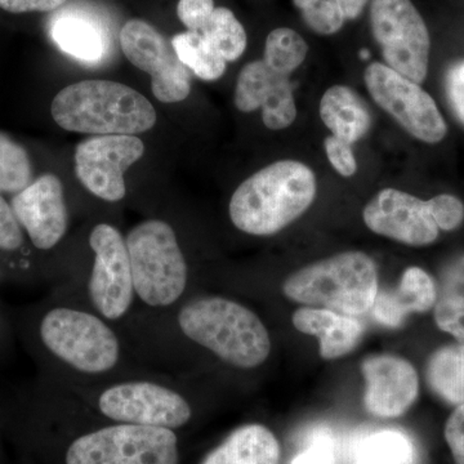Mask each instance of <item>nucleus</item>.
Masks as SVG:
<instances>
[{
    "label": "nucleus",
    "instance_id": "2eb2a0df",
    "mask_svg": "<svg viewBox=\"0 0 464 464\" xmlns=\"http://www.w3.org/2000/svg\"><path fill=\"white\" fill-rule=\"evenodd\" d=\"M11 207L36 248L52 249L65 237L69 213L63 183L54 174H44L17 192Z\"/></svg>",
    "mask_w": 464,
    "mask_h": 464
},
{
    "label": "nucleus",
    "instance_id": "a878e982",
    "mask_svg": "<svg viewBox=\"0 0 464 464\" xmlns=\"http://www.w3.org/2000/svg\"><path fill=\"white\" fill-rule=\"evenodd\" d=\"M172 45L183 65L201 81L213 82L225 74L226 61L200 33L186 32L172 39Z\"/></svg>",
    "mask_w": 464,
    "mask_h": 464
},
{
    "label": "nucleus",
    "instance_id": "f704fd0d",
    "mask_svg": "<svg viewBox=\"0 0 464 464\" xmlns=\"http://www.w3.org/2000/svg\"><path fill=\"white\" fill-rule=\"evenodd\" d=\"M24 235L12 207L0 197V249L16 250L23 246Z\"/></svg>",
    "mask_w": 464,
    "mask_h": 464
},
{
    "label": "nucleus",
    "instance_id": "aec40b11",
    "mask_svg": "<svg viewBox=\"0 0 464 464\" xmlns=\"http://www.w3.org/2000/svg\"><path fill=\"white\" fill-rule=\"evenodd\" d=\"M52 39L61 51L84 63H99L109 50V38L99 20L79 11H65L52 20Z\"/></svg>",
    "mask_w": 464,
    "mask_h": 464
},
{
    "label": "nucleus",
    "instance_id": "393cba45",
    "mask_svg": "<svg viewBox=\"0 0 464 464\" xmlns=\"http://www.w3.org/2000/svg\"><path fill=\"white\" fill-rule=\"evenodd\" d=\"M427 381L433 392L445 401L464 404V343L439 348L430 357Z\"/></svg>",
    "mask_w": 464,
    "mask_h": 464
},
{
    "label": "nucleus",
    "instance_id": "dca6fc26",
    "mask_svg": "<svg viewBox=\"0 0 464 464\" xmlns=\"http://www.w3.org/2000/svg\"><path fill=\"white\" fill-rule=\"evenodd\" d=\"M234 101L243 112L262 108V121L268 130H285L297 118L289 76L274 72L264 60L253 61L241 69Z\"/></svg>",
    "mask_w": 464,
    "mask_h": 464
},
{
    "label": "nucleus",
    "instance_id": "423d86ee",
    "mask_svg": "<svg viewBox=\"0 0 464 464\" xmlns=\"http://www.w3.org/2000/svg\"><path fill=\"white\" fill-rule=\"evenodd\" d=\"M41 337L54 356L82 373H106L121 357L114 331L87 311L53 308L43 317Z\"/></svg>",
    "mask_w": 464,
    "mask_h": 464
},
{
    "label": "nucleus",
    "instance_id": "cd10ccee",
    "mask_svg": "<svg viewBox=\"0 0 464 464\" xmlns=\"http://www.w3.org/2000/svg\"><path fill=\"white\" fill-rule=\"evenodd\" d=\"M307 53L306 41L289 27L275 29L266 38L264 63L279 74H292L306 60Z\"/></svg>",
    "mask_w": 464,
    "mask_h": 464
},
{
    "label": "nucleus",
    "instance_id": "0eeeda50",
    "mask_svg": "<svg viewBox=\"0 0 464 464\" xmlns=\"http://www.w3.org/2000/svg\"><path fill=\"white\" fill-rule=\"evenodd\" d=\"M66 464H179V441L172 430L116 424L76 439Z\"/></svg>",
    "mask_w": 464,
    "mask_h": 464
},
{
    "label": "nucleus",
    "instance_id": "6ab92c4d",
    "mask_svg": "<svg viewBox=\"0 0 464 464\" xmlns=\"http://www.w3.org/2000/svg\"><path fill=\"white\" fill-rule=\"evenodd\" d=\"M436 284L417 266L406 268L395 290H378L372 313L374 319L391 328H399L409 314H422L435 306Z\"/></svg>",
    "mask_w": 464,
    "mask_h": 464
},
{
    "label": "nucleus",
    "instance_id": "f03ea898",
    "mask_svg": "<svg viewBox=\"0 0 464 464\" xmlns=\"http://www.w3.org/2000/svg\"><path fill=\"white\" fill-rule=\"evenodd\" d=\"M51 114L63 130L92 136H134L157 121L146 97L111 81L78 82L63 88L52 101Z\"/></svg>",
    "mask_w": 464,
    "mask_h": 464
},
{
    "label": "nucleus",
    "instance_id": "4468645a",
    "mask_svg": "<svg viewBox=\"0 0 464 464\" xmlns=\"http://www.w3.org/2000/svg\"><path fill=\"white\" fill-rule=\"evenodd\" d=\"M362 219L369 230L406 246H429L439 237L427 201L396 188L378 192L366 204Z\"/></svg>",
    "mask_w": 464,
    "mask_h": 464
},
{
    "label": "nucleus",
    "instance_id": "5701e85b",
    "mask_svg": "<svg viewBox=\"0 0 464 464\" xmlns=\"http://www.w3.org/2000/svg\"><path fill=\"white\" fill-rule=\"evenodd\" d=\"M436 289V324L442 332L464 343V253L445 266Z\"/></svg>",
    "mask_w": 464,
    "mask_h": 464
},
{
    "label": "nucleus",
    "instance_id": "58836bf2",
    "mask_svg": "<svg viewBox=\"0 0 464 464\" xmlns=\"http://www.w3.org/2000/svg\"><path fill=\"white\" fill-rule=\"evenodd\" d=\"M346 20H355L364 11L369 0H332Z\"/></svg>",
    "mask_w": 464,
    "mask_h": 464
},
{
    "label": "nucleus",
    "instance_id": "f3484780",
    "mask_svg": "<svg viewBox=\"0 0 464 464\" xmlns=\"http://www.w3.org/2000/svg\"><path fill=\"white\" fill-rule=\"evenodd\" d=\"M362 372L366 383L365 408L375 417L398 418L417 400L420 378L408 360L391 355L368 357Z\"/></svg>",
    "mask_w": 464,
    "mask_h": 464
},
{
    "label": "nucleus",
    "instance_id": "1a4fd4ad",
    "mask_svg": "<svg viewBox=\"0 0 464 464\" xmlns=\"http://www.w3.org/2000/svg\"><path fill=\"white\" fill-rule=\"evenodd\" d=\"M364 82L374 102L414 139L426 143L445 139L448 125L435 101L420 84L381 63L366 67Z\"/></svg>",
    "mask_w": 464,
    "mask_h": 464
},
{
    "label": "nucleus",
    "instance_id": "39448f33",
    "mask_svg": "<svg viewBox=\"0 0 464 464\" xmlns=\"http://www.w3.org/2000/svg\"><path fill=\"white\" fill-rule=\"evenodd\" d=\"M125 243L134 295L150 307L176 304L188 286V264L172 226L149 219L133 227Z\"/></svg>",
    "mask_w": 464,
    "mask_h": 464
},
{
    "label": "nucleus",
    "instance_id": "7c9ffc66",
    "mask_svg": "<svg viewBox=\"0 0 464 464\" xmlns=\"http://www.w3.org/2000/svg\"><path fill=\"white\" fill-rule=\"evenodd\" d=\"M427 204L439 230L453 231L463 224L464 204L454 195H438L427 200Z\"/></svg>",
    "mask_w": 464,
    "mask_h": 464
},
{
    "label": "nucleus",
    "instance_id": "b1692460",
    "mask_svg": "<svg viewBox=\"0 0 464 464\" xmlns=\"http://www.w3.org/2000/svg\"><path fill=\"white\" fill-rule=\"evenodd\" d=\"M353 464H420V451L408 433L381 430L357 442Z\"/></svg>",
    "mask_w": 464,
    "mask_h": 464
},
{
    "label": "nucleus",
    "instance_id": "c9c22d12",
    "mask_svg": "<svg viewBox=\"0 0 464 464\" xmlns=\"http://www.w3.org/2000/svg\"><path fill=\"white\" fill-rule=\"evenodd\" d=\"M445 440L453 454L454 463L464 464V404L458 405L449 417L445 426Z\"/></svg>",
    "mask_w": 464,
    "mask_h": 464
},
{
    "label": "nucleus",
    "instance_id": "f257e3e1",
    "mask_svg": "<svg viewBox=\"0 0 464 464\" xmlns=\"http://www.w3.org/2000/svg\"><path fill=\"white\" fill-rule=\"evenodd\" d=\"M315 173L298 160L275 161L235 190L230 218L237 230L270 237L295 222L315 200Z\"/></svg>",
    "mask_w": 464,
    "mask_h": 464
},
{
    "label": "nucleus",
    "instance_id": "c756f323",
    "mask_svg": "<svg viewBox=\"0 0 464 464\" xmlns=\"http://www.w3.org/2000/svg\"><path fill=\"white\" fill-rule=\"evenodd\" d=\"M301 11L304 23L320 35H332L343 26V14L332 0H293Z\"/></svg>",
    "mask_w": 464,
    "mask_h": 464
},
{
    "label": "nucleus",
    "instance_id": "f8f14e48",
    "mask_svg": "<svg viewBox=\"0 0 464 464\" xmlns=\"http://www.w3.org/2000/svg\"><path fill=\"white\" fill-rule=\"evenodd\" d=\"M121 45L130 63L151 76V90L160 102L188 99L191 79L188 67L155 27L142 20H130L121 32Z\"/></svg>",
    "mask_w": 464,
    "mask_h": 464
},
{
    "label": "nucleus",
    "instance_id": "ddd939ff",
    "mask_svg": "<svg viewBox=\"0 0 464 464\" xmlns=\"http://www.w3.org/2000/svg\"><path fill=\"white\" fill-rule=\"evenodd\" d=\"M143 152L145 145L136 136H92L76 148V176L94 197L114 203L125 197V170Z\"/></svg>",
    "mask_w": 464,
    "mask_h": 464
},
{
    "label": "nucleus",
    "instance_id": "9d476101",
    "mask_svg": "<svg viewBox=\"0 0 464 464\" xmlns=\"http://www.w3.org/2000/svg\"><path fill=\"white\" fill-rule=\"evenodd\" d=\"M97 405L114 422L172 431L185 426L192 415L188 400L177 391L148 381L114 384L101 393Z\"/></svg>",
    "mask_w": 464,
    "mask_h": 464
},
{
    "label": "nucleus",
    "instance_id": "6e6552de",
    "mask_svg": "<svg viewBox=\"0 0 464 464\" xmlns=\"http://www.w3.org/2000/svg\"><path fill=\"white\" fill-rule=\"evenodd\" d=\"M371 26L384 65L423 83L429 74L431 39L411 0H372Z\"/></svg>",
    "mask_w": 464,
    "mask_h": 464
},
{
    "label": "nucleus",
    "instance_id": "20e7f679",
    "mask_svg": "<svg viewBox=\"0 0 464 464\" xmlns=\"http://www.w3.org/2000/svg\"><path fill=\"white\" fill-rule=\"evenodd\" d=\"M378 290L377 265L359 250L304 266L283 284L284 295L292 301L353 317L372 310Z\"/></svg>",
    "mask_w": 464,
    "mask_h": 464
},
{
    "label": "nucleus",
    "instance_id": "a211bd4d",
    "mask_svg": "<svg viewBox=\"0 0 464 464\" xmlns=\"http://www.w3.org/2000/svg\"><path fill=\"white\" fill-rule=\"evenodd\" d=\"M292 322L298 332L319 338L320 356L325 360L340 359L353 353L364 334V325L355 317L326 308H298Z\"/></svg>",
    "mask_w": 464,
    "mask_h": 464
},
{
    "label": "nucleus",
    "instance_id": "72a5a7b5",
    "mask_svg": "<svg viewBox=\"0 0 464 464\" xmlns=\"http://www.w3.org/2000/svg\"><path fill=\"white\" fill-rule=\"evenodd\" d=\"M329 163L341 176L353 177L357 170V161L350 143L335 136L326 137L324 141Z\"/></svg>",
    "mask_w": 464,
    "mask_h": 464
},
{
    "label": "nucleus",
    "instance_id": "2f4dec72",
    "mask_svg": "<svg viewBox=\"0 0 464 464\" xmlns=\"http://www.w3.org/2000/svg\"><path fill=\"white\" fill-rule=\"evenodd\" d=\"M290 464H335L334 442L328 432L319 430L308 438L307 445Z\"/></svg>",
    "mask_w": 464,
    "mask_h": 464
},
{
    "label": "nucleus",
    "instance_id": "bb28decb",
    "mask_svg": "<svg viewBox=\"0 0 464 464\" xmlns=\"http://www.w3.org/2000/svg\"><path fill=\"white\" fill-rule=\"evenodd\" d=\"M201 35L226 63H234L246 48V33L228 8L215 9Z\"/></svg>",
    "mask_w": 464,
    "mask_h": 464
},
{
    "label": "nucleus",
    "instance_id": "7ed1b4c3",
    "mask_svg": "<svg viewBox=\"0 0 464 464\" xmlns=\"http://www.w3.org/2000/svg\"><path fill=\"white\" fill-rule=\"evenodd\" d=\"M179 325L188 340L235 368H257L270 356L267 328L239 302L222 297L195 299L179 311Z\"/></svg>",
    "mask_w": 464,
    "mask_h": 464
},
{
    "label": "nucleus",
    "instance_id": "9b49d317",
    "mask_svg": "<svg viewBox=\"0 0 464 464\" xmlns=\"http://www.w3.org/2000/svg\"><path fill=\"white\" fill-rule=\"evenodd\" d=\"M90 246L94 253L88 283L91 302L105 319H121L134 297L127 243L114 226L100 224L91 232Z\"/></svg>",
    "mask_w": 464,
    "mask_h": 464
},
{
    "label": "nucleus",
    "instance_id": "c85d7f7f",
    "mask_svg": "<svg viewBox=\"0 0 464 464\" xmlns=\"http://www.w3.org/2000/svg\"><path fill=\"white\" fill-rule=\"evenodd\" d=\"M32 164L23 146L0 132V192H20L32 181Z\"/></svg>",
    "mask_w": 464,
    "mask_h": 464
},
{
    "label": "nucleus",
    "instance_id": "e433bc0d",
    "mask_svg": "<svg viewBox=\"0 0 464 464\" xmlns=\"http://www.w3.org/2000/svg\"><path fill=\"white\" fill-rule=\"evenodd\" d=\"M445 88L451 110L464 124V63L449 70Z\"/></svg>",
    "mask_w": 464,
    "mask_h": 464
},
{
    "label": "nucleus",
    "instance_id": "473e14b6",
    "mask_svg": "<svg viewBox=\"0 0 464 464\" xmlns=\"http://www.w3.org/2000/svg\"><path fill=\"white\" fill-rule=\"evenodd\" d=\"M215 9L213 0H179L177 14L188 32L201 33Z\"/></svg>",
    "mask_w": 464,
    "mask_h": 464
},
{
    "label": "nucleus",
    "instance_id": "412c9836",
    "mask_svg": "<svg viewBox=\"0 0 464 464\" xmlns=\"http://www.w3.org/2000/svg\"><path fill=\"white\" fill-rule=\"evenodd\" d=\"M320 118L332 132L353 145L372 128L371 110L365 101L347 85H333L320 100Z\"/></svg>",
    "mask_w": 464,
    "mask_h": 464
},
{
    "label": "nucleus",
    "instance_id": "4be33fe9",
    "mask_svg": "<svg viewBox=\"0 0 464 464\" xmlns=\"http://www.w3.org/2000/svg\"><path fill=\"white\" fill-rule=\"evenodd\" d=\"M280 444L262 424L235 430L201 464H279Z\"/></svg>",
    "mask_w": 464,
    "mask_h": 464
},
{
    "label": "nucleus",
    "instance_id": "4c0bfd02",
    "mask_svg": "<svg viewBox=\"0 0 464 464\" xmlns=\"http://www.w3.org/2000/svg\"><path fill=\"white\" fill-rule=\"evenodd\" d=\"M67 0H0V8L11 14L51 12L63 7Z\"/></svg>",
    "mask_w": 464,
    "mask_h": 464
}]
</instances>
